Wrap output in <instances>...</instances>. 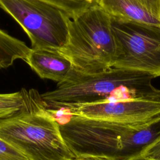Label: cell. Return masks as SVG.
<instances>
[{
    "instance_id": "obj_1",
    "label": "cell",
    "mask_w": 160,
    "mask_h": 160,
    "mask_svg": "<svg viewBox=\"0 0 160 160\" xmlns=\"http://www.w3.org/2000/svg\"><path fill=\"white\" fill-rule=\"evenodd\" d=\"M61 136L75 158L102 156L136 160L160 139V116L148 122L124 124L58 111Z\"/></svg>"
},
{
    "instance_id": "obj_2",
    "label": "cell",
    "mask_w": 160,
    "mask_h": 160,
    "mask_svg": "<svg viewBox=\"0 0 160 160\" xmlns=\"http://www.w3.org/2000/svg\"><path fill=\"white\" fill-rule=\"evenodd\" d=\"M155 77L141 71L111 68L86 74L73 69L55 89L41 94L48 111H57L68 107L101 101H119L134 98L160 95V89L152 84Z\"/></svg>"
},
{
    "instance_id": "obj_3",
    "label": "cell",
    "mask_w": 160,
    "mask_h": 160,
    "mask_svg": "<svg viewBox=\"0 0 160 160\" xmlns=\"http://www.w3.org/2000/svg\"><path fill=\"white\" fill-rule=\"evenodd\" d=\"M0 138L29 160H74L55 116L45 108L34 89L29 103L19 113L0 121Z\"/></svg>"
},
{
    "instance_id": "obj_4",
    "label": "cell",
    "mask_w": 160,
    "mask_h": 160,
    "mask_svg": "<svg viewBox=\"0 0 160 160\" xmlns=\"http://www.w3.org/2000/svg\"><path fill=\"white\" fill-rule=\"evenodd\" d=\"M68 31V42L58 51L74 69L92 74L112 68L116 47L111 18L99 5L71 19Z\"/></svg>"
},
{
    "instance_id": "obj_5",
    "label": "cell",
    "mask_w": 160,
    "mask_h": 160,
    "mask_svg": "<svg viewBox=\"0 0 160 160\" xmlns=\"http://www.w3.org/2000/svg\"><path fill=\"white\" fill-rule=\"evenodd\" d=\"M0 8L25 31L32 49L59 51L66 44L71 18L58 7L40 0H0Z\"/></svg>"
},
{
    "instance_id": "obj_6",
    "label": "cell",
    "mask_w": 160,
    "mask_h": 160,
    "mask_svg": "<svg viewBox=\"0 0 160 160\" xmlns=\"http://www.w3.org/2000/svg\"><path fill=\"white\" fill-rule=\"evenodd\" d=\"M111 18L116 47L112 68L160 76V26Z\"/></svg>"
},
{
    "instance_id": "obj_7",
    "label": "cell",
    "mask_w": 160,
    "mask_h": 160,
    "mask_svg": "<svg viewBox=\"0 0 160 160\" xmlns=\"http://www.w3.org/2000/svg\"><path fill=\"white\" fill-rule=\"evenodd\" d=\"M62 111L115 122L143 124L160 116V95L119 101H101L71 106Z\"/></svg>"
},
{
    "instance_id": "obj_8",
    "label": "cell",
    "mask_w": 160,
    "mask_h": 160,
    "mask_svg": "<svg viewBox=\"0 0 160 160\" xmlns=\"http://www.w3.org/2000/svg\"><path fill=\"white\" fill-rule=\"evenodd\" d=\"M111 18L160 26V0H99Z\"/></svg>"
},
{
    "instance_id": "obj_9",
    "label": "cell",
    "mask_w": 160,
    "mask_h": 160,
    "mask_svg": "<svg viewBox=\"0 0 160 160\" xmlns=\"http://www.w3.org/2000/svg\"><path fill=\"white\" fill-rule=\"evenodd\" d=\"M25 61L41 78L58 83L65 81L74 69L71 61L56 50L31 48Z\"/></svg>"
},
{
    "instance_id": "obj_10",
    "label": "cell",
    "mask_w": 160,
    "mask_h": 160,
    "mask_svg": "<svg viewBox=\"0 0 160 160\" xmlns=\"http://www.w3.org/2000/svg\"><path fill=\"white\" fill-rule=\"evenodd\" d=\"M30 51L24 41L0 29V69L12 66L17 59L25 61Z\"/></svg>"
},
{
    "instance_id": "obj_11",
    "label": "cell",
    "mask_w": 160,
    "mask_h": 160,
    "mask_svg": "<svg viewBox=\"0 0 160 160\" xmlns=\"http://www.w3.org/2000/svg\"><path fill=\"white\" fill-rule=\"evenodd\" d=\"M34 89L22 88L12 93L0 94V121L9 118L23 110L29 103Z\"/></svg>"
},
{
    "instance_id": "obj_12",
    "label": "cell",
    "mask_w": 160,
    "mask_h": 160,
    "mask_svg": "<svg viewBox=\"0 0 160 160\" xmlns=\"http://www.w3.org/2000/svg\"><path fill=\"white\" fill-rule=\"evenodd\" d=\"M61 9L73 19L90 8L98 5L99 0H40Z\"/></svg>"
},
{
    "instance_id": "obj_13",
    "label": "cell",
    "mask_w": 160,
    "mask_h": 160,
    "mask_svg": "<svg viewBox=\"0 0 160 160\" xmlns=\"http://www.w3.org/2000/svg\"><path fill=\"white\" fill-rule=\"evenodd\" d=\"M0 160H29L23 153L0 138Z\"/></svg>"
},
{
    "instance_id": "obj_14",
    "label": "cell",
    "mask_w": 160,
    "mask_h": 160,
    "mask_svg": "<svg viewBox=\"0 0 160 160\" xmlns=\"http://www.w3.org/2000/svg\"><path fill=\"white\" fill-rule=\"evenodd\" d=\"M142 157L152 160H160V139L147 149Z\"/></svg>"
},
{
    "instance_id": "obj_15",
    "label": "cell",
    "mask_w": 160,
    "mask_h": 160,
    "mask_svg": "<svg viewBox=\"0 0 160 160\" xmlns=\"http://www.w3.org/2000/svg\"><path fill=\"white\" fill-rule=\"evenodd\" d=\"M74 160H114L111 158L102 156H84L80 158H76Z\"/></svg>"
},
{
    "instance_id": "obj_16",
    "label": "cell",
    "mask_w": 160,
    "mask_h": 160,
    "mask_svg": "<svg viewBox=\"0 0 160 160\" xmlns=\"http://www.w3.org/2000/svg\"><path fill=\"white\" fill-rule=\"evenodd\" d=\"M136 160H152V159H148V158L142 157V158H139V159H136Z\"/></svg>"
}]
</instances>
